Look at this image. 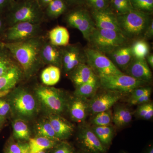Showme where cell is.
<instances>
[{
  "instance_id": "cell-16",
  "label": "cell",
  "mask_w": 153,
  "mask_h": 153,
  "mask_svg": "<svg viewBox=\"0 0 153 153\" xmlns=\"http://www.w3.org/2000/svg\"><path fill=\"white\" fill-rule=\"evenodd\" d=\"M48 120L60 141L67 139L74 132V126L60 115L50 114Z\"/></svg>"
},
{
  "instance_id": "cell-41",
  "label": "cell",
  "mask_w": 153,
  "mask_h": 153,
  "mask_svg": "<svg viewBox=\"0 0 153 153\" xmlns=\"http://www.w3.org/2000/svg\"><path fill=\"white\" fill-rule=\"evenodd\" d=\"M130 92L131 93L130 99H131L137 98L146 94L151 93L152 88L149 87H141H141L134 88Z\"/></svg>"
},
{
  "instance_id": "cell-52",
  "label": "cell",
  "mask_w": 153,
  "mask_h": 153,
  "mask_svg": "<svg viewBox=\"0 0 153 153\" xmlns=\"http://www.w3.org/2000/svg\"><path fill=\"white\" fill-rule=\"evenodd\" d=\"M38 153H47V151H42V152H40Z\"/></svg>"
},
{
  "instance_id": "cell-11",
  "label": "cell",
  "mask_w": 153,
  "mask_h": 153,
  "mask_svg": "<svg viewBox=\"0 0 153 153\" xmlns=\"http://www.w3.org/2000/svg\"><path fill=\"white\" fill-rule=\"evenodd\" d=\"M77 141L82 152L86 153H106L107 151L92 129L87 127L79 131Z\"/></svg>"
},
{
  "instance_id": "cell-55",
  "label": "cell",
  "mask_w": 153,
  "mask_h": 153,
  "mask_svg": "<svg viewBox=\"0 0 153 153\" xmlns=\"http://www.w3.org/2000/svg\"><path fill=\"white\" fill-rule=\"evenodd\" d=\"M0 41H1V38H0Z\"/></svg>"
},
{
  "instance_id": "cell-39",
  "label": "cell",
  "mask_w": 153,
  "mask_h": 153,
  "mask_svg": "<svg viewBox=\"0 0 153 153\" xmlns=\"http://www.w3.org/2000/svg\"><path fill=\"white\" fill-rule=\"evenodd\" d=\"M52 149V153H75L74 147L65 141H60Z\"/></svg>"
},
{
  "instance_id": "cell-37",
  "label": "cell",
  "mask_w": 153,
  "mask_h": 153,
  "mask_svg": "<svg viewBox=\"0 0 153 153\" xmlns=\"http://www.w3.org/2000/svg\"><path fill=\"white\" fill-rule=\"evenodd\" d=\"M112 120V116L110 111L96 114L92 120V123L95 126L110 125Z\"/></svg>"
},
{
  "instance_id": "cell-5",
  "label": "cell",
  "mask_w": 153,
  "mask_h": 153,
  "mask_svg": "<svg viewBox=\"0 0 153 153\" xmlns=\"http://www.w3.org/2000/svg\"><path fill=\"white\" fill-rule=\"evenodd\" d=\"M127 40L120 32L95 27L88 41L90 44V48L107 54L125 45Z\"/></svg>"
},
{
  "instance_id": "cell-19",
  "label": "cell",
  "mask_w": 153,
  "mask_h": 153,
  "mask_svg": "<svg viewBox=\"0 0 153 153\" xmlns=\"http://www.w3.org/2000/svg\"><path fill=\"white\" fill-rule=\"evenodd\" d=\"M68 74L70 79L76 87L96 76L91 68L85 63L77 65Z\"/></svg>"
},
{
  "instance_id": "cell-42",
  "label": "cell",
  "mask_w": 153,
  "mask_h": 153,
  "mask_svg": "<svg viewBox=\"0 0 153 153\" xmlns=\"http://www.w3.org/2000/svg\"><path fill=\"white\" fill-rule=\"evenodd\" d=\"M11 112V107L8 100L0 98V116L6 118Z\"/></svg>"
},
{
  "instance_id": "cell-12",
  "label": "cell",
  "mask_w": 153,
  "mask_h": 153,
  "mask_svg": "<svg viewBox=\"0 0 153 153\" xmlns=\"http://www.w3.org/2000/svg\"><path fill=\"white\" fill-rule=\"evenodd\" d=\"M93 97L88 102V111L92 114L109 110L121 97L119 92L108 91Z\"/></svg>"
},
{
  "instance_id": "cell-23",
  "label": "cell",
  "mask_w": 153,
  "mask_h": 153,
  "mask_svg": "<svg viewBox=\"0 0 153 153\" xmlns=\"http://www.w3.org/2000/svg\"><path fill=\"white\" fill-rule=\"evenodd\" d=\"M65 0H53L44 9V16L48 19H57L66 12L68 8Z\"/></svg>"
},
{
  "instance_id": "cell-49",
  "label": "cell",
  "mask_w": 153,
  "mask_h": 153,
  "mask_svg": "<svg viewBox=\"0 0 153 153\" xmlns=\"http://www.w3.org/2000/svg\"><path fill=\"white\" fill-rule=\"evenodd\" d=\"M147 59V63H149L151 68H153V54H149L146 57Z\"/></svg>"
},
{
  "instance_id": "cell-13",
  "label": "cell",
  "mask_w": 153,
  "mask_h": 153,
  "mask_svg": "<svg viewBox=\"0 0 153 153\" xmlns=\"http://www.w3.org/2000/svg\"><path fill=\"white\" fill-rule=\"evenodd\" d=\"M24 78L21 67L17 63L5 73L0 76V98L8 95Z\"/></svg>"
},
{
  "instance_id": "cell-22",
  "label": "cell",
  "mask_w": 153,
  "mask_h": 153,
  "mask_svg": "<svg viewBox=\"0 0 153 153\" xmlns=\"http://www.w3.org/2000/svg\"><path fill=\"white\" fill-rule=\"evenodd\" d=\"M59 142L55 141L41 136L31 137L28 140L29 153H38L53 149Z\"/></svg>"
},
{
  "instance_id": "cell-14",
  "label": "cell",
  "mask_w": 153,
  "mask_h": 153,
  "mask_svg": "<svg viewBox=\"0 0 153 153\" xmlns=\"http://www.w3.org/2000/svg\"><path fill=\"white\" fill-rule=\"evenodd\" d=\"M91 17L96 28L114 30L121 33L118 24L117 16L109 8L100 10H92Z\"/></svg>"
},
{
  "instance_id": "cell-10",
  "label": "cell",
  "mask_w": 153,
  "mask_h": 153,
  "mask_svg": "<svg viewBox=\"0 0 153 153\" xmlns=\"http://www.w3.org/2000/svg\"><path fill=\"white\" fill-rule=\"evenodd\" d=\"M61 68L65 74H69L77 65L85 63V57L82 51L76 45H68L61 48Z\"/></svg>"
},
{
  "instance_id": "cell-33",
  "label": "cell",
  "mask_w": 153,
  "mask_h": 153,
  "mask_svg": "<svg viewBox=\"0 0 153 153\" xmlns=\"http://www.w3.org/2000/svg\"><path fill=\"white\" fill-rule=\"evenodd\" d=\"M95 28L92 17L85 10H82V22L79 30L82 33L83 38L88 40L89 36Z\"/></svg>"
},
{
  "instance_id": "cell-30",
  "label": "cell",
  "mask_w": 153,
  "mask_h": 153,
  "mask_svg": "<svg viewBox=\"0 0 153 153\" xmlns=\"http://www.w3.org/2000/svg\"><path fill=\"white\" fill-rule=\"evenodd\" d=\"M36 132L37 136L44 137L49 139L60 142L55 131L47 120L39 122L36 126Z\"/></svg>"
},
{
  "instance_id": "cell-48",
  "label": "cell",
  "mask_w": 153,
  "mask_h": 153,
  "mask_svg": "<svg viewBox=\"0 0 153 153\" xmlns=\"http://www.w3.org/2000/svg\"><path fill=\"white\" fill-rule=\"evenodd\" d=\"M53 0H37L38 4L44 10L45 7L48 5V4L51 2Z\"/></svg>"
},
{
  "instance_id": "cell-1",
  "label": "cell",
  "mask_w": 153,
  "mask_h": 153,
  "mask_svg": "<svg viewBox=\"0 0 153 153\" xmlns=\"http://www.w3.org/2000/svg\"><path fill=\"white\" fill-rule=\"evenodd\" d=\"M44 40L42 36H39L16 43L3 42L21 67L24 78H31L44 65L41 57V49Z\"/></svg>"
},
{
  "instance_id": "cell-34",
  "label": "cell",
  "mask_w": 153,
  "mask_h": 153,
  "mask_svg": "<svg viewBox=\"0 0 153 153\" xmlns=\"http://www.w3.org/2000/svg\"><path fill=\"white\" fill-rule=\"evenodd\" d=\"M66 20L69 27L79 30L82 22V10L77 9L69 12Z\"/></svg>"
},
{
  "instance_id": "cell-7",
  "label": "cell",
  "mask_w": 153,
  "mask_h": 153,
  "mask_svg": "<svg viewBox=\"0 0 153 153\" xmlns=\"http://www.w3.org/2000/svg\"><path fill=\"white\" fill-rule=\"evenodd\" d=\"M85 61L98 78L123 73L102 52L91 48L84 50Z\"/></svg>"
},
{
  "instance_id": "cell-4",
  "label": "cell",
  "mask_w": 153,
  "mask_h": 153,
  "mask_svg": "<svg viewBox=\"0 0 153 153\" xmlns=\"http://www.w3.org/2000/svg\"><path fill=\"white\" fill-rule=\"evenodd\" d=\"M150 15L134 10L123 15L117 16L122 34L127 39H135L143 35L151 23Z\"/></svg>"
},
{
  "instance_id": "cell-25",
  "label": "cell",
  "mask_w": 153,
  "mask_h": 153,
  "mask_svg": "<svg viewBox=\"0 0 153 153\" xmlns=\"http://www.w3.org/2000/svg\"><path fill=\"white\" fill-rule=\"evenodd\" d=\"M60 75L61 70L59 67L53 65H49L41 72V81L44 85L52 86L59 82Z\"/></svg>"
},
{
  "instance_id": "cell-3",
  "label": "cell",
  "mask_w": 153,
  "mask_h": 153,
  "mask_svg": "<svg viewBox=\"0 0 153 153\" xmlns=\"http://www.w3.org/2000/svg\"><path fill=\"white\" fill-rule=\"evenodd\" d=\"M9 94L11 112L16 117L26 121L35 116L38 111L37 101L30 91L24 88L17 87Z\"/></svg>"
},
{
  "instance_id": "cell-24",
  "label": "cell",
  "mask_w": 153,
  "mask_h": 153,
  "mask_svg": "<svg viewBox=\"0 0 153 153\" xmlns=\"http://www.w3.org/2000/svg\"><path fill=\"white\" fill-rule=\"evenodd\" d=\"M14 138L22 142L28 141L31 138V133L25 120L17 118L12 124Z\"/></svg>"
},
{
  "instance_id": "cell-51",
  "label": "cell",
  "mask_w": 153,
  "mask_h": 153,
  "mask_svg": "<svg viewBox=\"0 0 153 153\" xmlns=\"http://www.w3.org/2000/svg\"><path fill=\"white\" fill-rule=\"evenodd\" d=\"M5 120V118L2 117L0 116V127L2 125L3 123H4Z\"/></svg>"
},
{
  "instance_id": "cell-9",
  "label": "cell",
  "mask_w": 153,
  "mask_h": 153,
  "mask_svg": "<svg viewBox=\"0 0 153 153\" xmlns=\"http://www.w3.org/2000/svg\"><path fill=\"white\" fill-rule=\"evenodd\" d=\"M99 78L100 85L102 88L108 91L117 92H131L145 83L124 73L102 76Z\"/></svg>"
},
{
  "instance_id": "cell-2",
  "label": "cell",
  "mask_w": 153,
  "mask_h": 153,
  "mask_svg": "<svg viewBox=\"0 0 153 153\" xmlns=\"http://www.w3.org/2000/svg\"><path fill=\"white\" fill-rule=\"evenodd\" d=\"M4 16L8 27L22 22L41 24L45 16L37 0H16Z\"/></svg>"
},
{
  "instance_id": "cell-21",
  "label": "cell",
  "mask_w": 153,
  "mask_h": 153,
  "mask_svg": "<svg viewBox=\"0 0 153 153\" xmlns=\"http://www.w3.org/2000/svg\"><path fill=\"white\" fill-rule=\"evenodd\" d=\"M49 42L57 47H64L69 45L70 35L67 28L57 26L52 28L48 33Z\"/></svg>"
},
{
  "instance_id": "cell-36",
  "label": "cell",
  "mask_w": 153,
  "mask_h": 153,
  "mask_svg": "<svg viewBox=\"0 0 153 153\" xmlns=\"http://www.w3.org/2000/svg\"><path fill=\"white\" fill-rule=\"evenodd\" d=\"M29 150L28 143L18 141L9 143L5 149L4 153H25Z\"/></svg>"
},
{
  "instance_id": "cell-45",
  "label": "cell",
  "mask_w": 153,
  "mask_h": 153,
  "mask_svg": "<svg viewBox=\"0 0 153 153\" xmlns=\"http://www.w3.org/2000/svg\"><path fill=\"white\" fill-rule=\"evenodd\" d=\"M7 27L6 24L4 15L0 13V38L1 39Z\"/></svg>"
},
{
  "instance_id": "cell-47",
  "label": "cell",
  "mask_w": 153,
  "mask_h": 153,
  "mask_svg": "<svg viewBox=\"0 0 153 153\" xmlns=\"http://www.w3.org/2000/svg\"><path fill=\"white\" fill-rule=\"evenodd\" d=\"M68 6H74L80 4L84 0H65Z\"/></svg>"
},
{
  "instance_id": "cell-53",
  "label": "cell",
  "mask_w": 153,
  "mask_h": 153,
  "mask_svg": "<svg viewBox=\"0 0 153 153\" xmlns=\"http://www.w3.org/2000/svg\"><path fill=\"white\" fill-rule=\"evenodd\" d=\"M75 153H86L84 152H82V151H81V152H75Z\"/></svg>"
},
{
  "instance_id": "cell-8",
  "label": "cell",
  "mask_w": 153,
  "mask_h": 153,
  "mask_svg": "<svg viewBox=\"0 0 153 153\" xmlns=\"http://www.w3.org/2000/svg\"><path fill=\"white\" fill-rule=\"evenodd\" d=\"M42 31L41 24L29 22L17 23L6 29L1 41L5 43L21 42L41 36Z\"/></svg>"
},
{
  "instance_id": "cell-38",
  "label": "cell",
  "mask_w": 153,
  "mask_h": 153,
  "mask_svg": "<svg viewBox=\"0 0 153 153\" xmlns=\"http://www.w3.org/2000/svg\"><path fill=\"white\" fill-rule=\"evenodd\" d=\"M137 116L145 120H149L153 117L152 103H146L140 105L137 110Z\"/></svg>"
},
{
  "instance_id": "cell-17",
  "label": "cell",
  "mask_w": 153,
  "mask_h": 153,
  "mask_svg": "<svg viewBox=\"0 0 153 153\" xmlns=\"http://www.w3.org/2000/svg\"><path fill=\"white\" fill-rule=\"evenodd\" d=\"M41 57L44 64L56 66L61 69V48L52 45L49 41L44 40L41 49Z\"/></svg>"
},
{
  "instance_id": "cell-35",
  "label": "cell",
  "mask_w": 153,
  "mask_h": 153,
  "mask_svg": "<svg viewBox=\"0 0 153 153\" xmlns=\"http://www.w3.org/2000/svg\"><path fill=\"white\" fill-rule=\"evenodd\" d=\"M134 10L149 14L152 13L153 0H130Z\"/></svg>"
},
{
  "instance_id": "cell-32",
  "label": "cell",
  "mask_w": 153,
  "mask_h": 153,
  "mask_svg": "<svg viewBox=\"0 0 153 153\" xmlns=\"http://www.w3.org/2000/svg\"><path fill=\"white\" fill-rule=\"evenodd\" d=\"M131 47L133 56L134 58L146 59V57L149 54V46L144 39L136 41Z\"/></svg>"
},
{
  "instance_id": "cell-18",
  "label": "cell",
  "mask_w": 153,
  "mask_h": 153,
  "mask_svg": "<svg viewBox=\"0 0 153 153\" xmlns=\"http://www.w3.org/2000/svg\"><path fill=\"white\" fill-rule=\"evenodd\" d=\"M110 60L118 68L126 71L133 58L131 46H126L117 48L108 53ZM121 71V70H120Z\"/></svg>"
},
{
  "instance_id": "cell-29",
  "label": "cell",
  "mask_w": 153,
  "mask_h": 153,
  "mask_svg": "<svg viewBox=\"0 0 153 153\" xmlns=\"http://www.w3.org/2000/svg\"><path fill=\"white\" fill-rule=\"evenodd\" d=\"M16 63L4 43L0 41V76L5 73Z\"/></svg>"
},
{
  "instance_id": "cell-43",
  "label": "cell",
  "mask_w": 153,
  "mask_h": 153,
  "mask_svg": "<svg viewBox=\"0 0 153 153\" xmlns=\"http://www.w3.org/2000/svg\"><path fill=\"white\" fill-rule=\"evenodd\" d=\"M151 93H149L141 96L137 98L130 100V103L133 105H140L147 103L150 99Z\"/></svg>"
},
{
  "instance_id": "cell-31",
  "label": "cell",
  "mask_w": 153,
  "mask_h": 153,
  "mask_svg": "<svg viewBox=\"0 0 153 153\" xmlns=\"http://www.w3.org/2000/svg\"><path fill=\"white\" fill-rule=\"evenodd\" d=\"M108 8L116 16L123 15L134 10L130 0H110Z\"/></svg>"
},
{
  "instance_id": "cell-27",
  "label": "cell",
  "mask_w": 153,
  "mask_h": 153,
  "mask_svg": "<svg viewBox=\"0 0 153 153\" xmlns=\"http://www.w3.org/2000/svg\"><path fill=\"white\" fill-rule=\"evenodd\" d=\"M92 129L102 144L107 149L109 147L114 136L112 127L110 125L95 126Z\"/></svg>"
},
{
  "instance_id": "cell-15",
  "label": "cell",
  "mask_w": 153,
  "mask_h": 153,
  "mask_svg": "<svg viewBox=\"0 0 153 153\" xmlns=\"http://www.w3.org/2000/svg\"><path fill=\"white\" fill-rule=\"evenodd\" d=\"M126 74L145 82L152 79V73L146 59L134 57L126 70Z\"/></svg>"
},
{
  "instance_id": "cell-28",
  "label": "cell",
  "mask_w": 153,
  "mask_h": 153,
  "mask_svg": "<svg viewBox=\"0 0 153 153\" xmlns=\"http://www.w3.org/2000/svg\"><path fill=\"white\" fill-rule=\"evenodd\" d=\"M132 113L128 108L124 107H118L114 113L112 121L117 126L119 127L127 125L131 122Z\"/></svg>"
},
{
  "instance_id": "cell-54",
  "label": "cell",
  "mask_w": 153,
  "mask_h": 153,
  "mask_svg": "<svg viewBox=\"0 0 153 153\" xmlns=\"http://www.w3.org/2000/svg\"><path fill=\"white\" fill-rule=\"evenodd\" d=\"M120 153H128L126 152H123V151H122V152H120Z\"/></svg>"
},
{
  "instance_id": "cell-46",
  "label": "cell",
  "mask_w": 153,
  "mask_h": 153,
  "mask_svg": "<svg viewBox=\"0 0 153 153\" xmlns=\"http://www.w3.org/2000/svg\"><path fill=\"white\" fill-rule=\"evenodd\" d=\"M143 39H149L152 38L153 36V20L151 21L149 25L148 26L146 30L143 34Z\"/></svg>"
},
{
  "instance_id": "cell-50",
  "label": "cell",
  "mask_w": 153,
  "mask_h": 153,
  "mask_svg": "<svg viewBox=\"0 0 153 153\" xmlns=\"http://www.w3.org/2000/svg\"><path fill=\"white\" fill-rule=\"evenodd\" d=\"M145 153H153V146L151 144L146 149Z\"/></svg>"
},
{
  "instance_id": "cell-40",
  "label": "cell",
  "mask_w": 153,
  "mask_h": 153,
  "mask_svg": "<svg viewBox=\"0 0 153 153\" xmlns=\"http://www.w3.org/2000/svg\"><path fill=\"white\" fill-rule=\"evenodd\" d=\"M92 10H100L108 8L110 0H84Z\"/></svg>"
},
{
  "instance_id": "cell-6",
  "label": "cell",
  "mask_w": 153,
  "mask_h": 153,
  "mask_svg": "<svg viewBox=\"0 0 153 153\" xmlns=\"http://www.w3.org/2000/svg\"><path fill=\"white\" fill-rule=\"evenodd\" d=\"M36 98L49 114L60 115L68 105L63 91L45 85H38L35 89Z\"/></svg>"
},
{
  "instance_id": "cell-44",
  "label": "cell",
  "mask_w": 153,
  "mask_h": 153,
  "mask_svg": "<svg viewBox=\"0 0 153 153\" xmlns=\"http://www.w3.org/2000/svg\"><path fill=\"white\" fill-rule=\"evenodd\" d=\"M16 0H0V13L4 15Z\"/></svg>"
},
{
  "instance_id": "cell-26",
  "label": "cell",
  "mask_w": 153,
  "mask_h": 153,
  "mask_svg": "<svg viewBox=\"0 0 153 153\" xmlns=\"http://www.w3.org/2000/svg\"><path fill=\"white\" fill-rule=\"evenodd\" d=\"M98 77L95 76L90 81L76 86L74 94L76 97L85 99L93 96L99 85Z\"/></svg>"
},
{
  "instance_id": "cell-20",
  "label": "cell",
  "mask_w": 153,
  "mask_h": 153,
  "mask_svg": "<svg viewBox=\"0 0 153 153\" xmlns=\"http://www.w3.org/2000/svg\"><path fill=\"white\" fill-rule=\"evenodd\" d=\"M68 105L69 114L72 120L79 123L85 120L88 111V102L85 99L76 97Z\"/></svg>"
}]
</instances>
